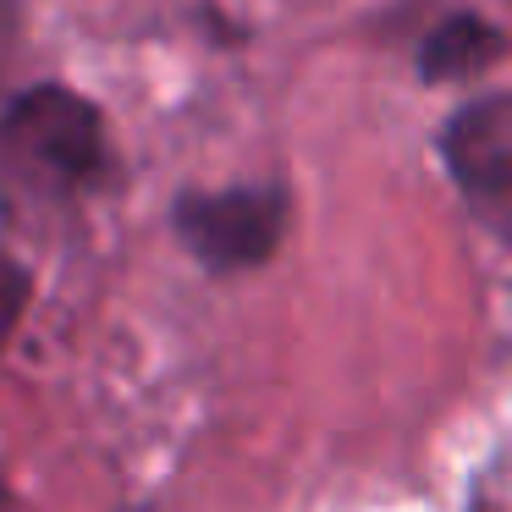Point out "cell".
<instances>
[{"label": "cell", "instance_id": "cell-1", "mask_svg": "<svg viewBox=\"0 0 512 512\" xmlns=\"http://www.w3.org/2000/svg\"><path fill=\"white\" fill-rule=\"evenodd\" d=\"M0 144L17 171L50 182V188H83L105 171V122L83 94L72 89H28L0 116Z\"/></svg>", "mask_w": 512, "mask_h": 512}, {"label": "cell", "instance_id": "cell-2", "mask_svg": "<svg viewBox=\"0 0 512 512\" xmlns=\"http://www.w3.org/2000/svg\"><path fill=\"white\" fill-rule=\"evenodd\" d=\"M287 193L281 188H215L177 199V237L193 248V259L210 270H254L287 237Z\"/></svg>", "mask_w": 512, "mask_h": 512}, {"label": "cell", "instance_id": "cell-3", "mask_svg": "<svg viewBox=\"0 0 512 512\" xmlns=\"http://www.w3.org/2000/svg\"><path fill=\"white\" fill-rule=\"evenodd\" d=\"M441 155H446L452 182L463 188L468 210L485 215L490 232H507V204H512V100L507 94L468 100L446 122Z\"/></svg>", "mask_w": 512, "mask_h": 512}, {"label": "cell", "instance_id": "cell-4", "mask_svg": "<svg viewBox=\"0 0 512 512\" xmlns=\"http://www.w3.org/2000/svg\"><path fill=\"white\" fill-rule=\"evenodd\" d=\"M490 61H501V28H490L485 17H474V12L441 17V23L430 28V39H424V50H419L424 78H435V83L474 78Z\"/></svg>", "mask_w": 512, "mask_h": 512}, {"label": "cell", "instance_id": "cell-5", "mask_svg": "<svg viewBox=\"0 0 512 512\" xmlns=\"http://www.w3.org/2000/svg\"><path fill=\"white\" fill-rule=\"evenodd\" d=\"M23 309H28V270L17 265V259L0 254V342L17 331Z\"/></svg>", "mask_w": 512, "mask_h": 512}]
</instances>
